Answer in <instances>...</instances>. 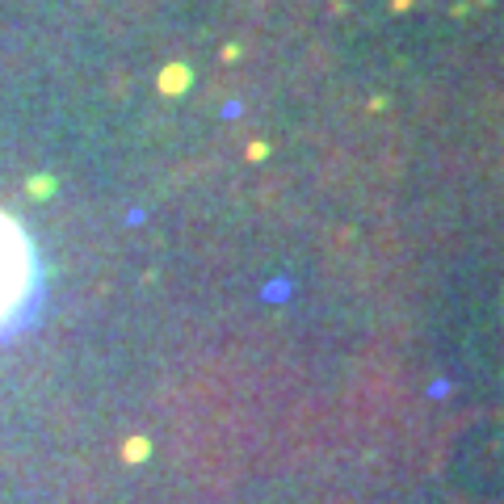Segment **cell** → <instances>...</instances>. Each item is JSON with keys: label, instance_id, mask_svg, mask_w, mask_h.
Wrapping results in <instances>:
<instances>
[{"label": "cell", "instance_id": "cell-1", "mask_svg": "<svg viewBox=\"0 0 504 504\" xmlns=\"http://www.w3.org/2000/svg\"><path fill=\"white\" fill-rule=\"evenodd\" d=\"M34 282H38V261L26 227L0 210V332L26 312V303L34 299Z\"/></svg>", "mask_w": 504, "mask_h": 504}]
</instances>
